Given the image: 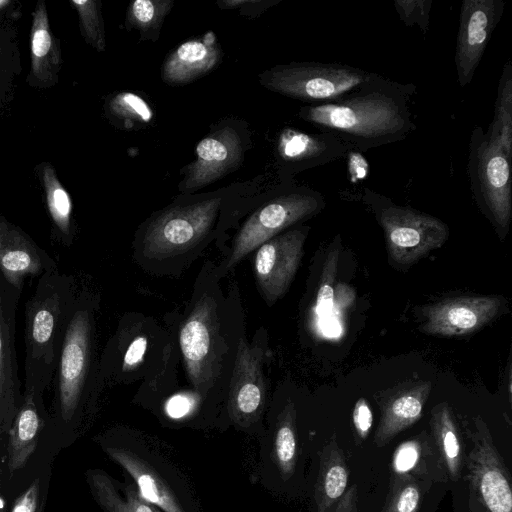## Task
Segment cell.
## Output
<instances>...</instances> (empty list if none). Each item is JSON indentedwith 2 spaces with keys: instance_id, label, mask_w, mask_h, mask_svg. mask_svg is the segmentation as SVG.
Returning <instances> with one entry per match:
<instances>
[{
  "instance_id": "cell-1",
  "label": "cell",
  "mask_w": 512,
  "mask_h": 512,
  "mask_svg": "<svg viewBox=\"0 0 512 512\" xmlns=\"http://www.w3.org/2000/svg\"><path fill=\"white\" fill-rule=\"evenodd\" d=\"M214 265L203 266L179 329L186 372L202 403L219 396L222 400L227 393L239 341L245 334L237 287L225 297Z\"/></svg>"
},
{
  "instance_id": "cell-2",
  "label": "cell",
  "mask_w": 512,
  "mask_h": 512,
  "mask_svg": "<svg viewBox=\"0 0 512 512\" xmlns=\"http://www.w3.org/2000/svg\"><path fill=\"white\" fill-rule=\"evenodd\" d=\"M415 92L412 84L374 73L369 81L338 100L303 106L299 117L365 153L401 141L416 130L409 107Z\"/></svg>"
},
{
  "instance_id": "cell-3",
  "label": "cell",
  "mask_w": 512,
  "mask_h": 512,
  "mask_svg": "<svg viewBox=\"0 0 512 512\" xmlns=\"http://www.w3.org/2000/svg\"><path fill=\"white\" fill-rule=\"evenodd\" d=\"M99 300L78 288L64 331L52 383L54 394L46 427L74 434L88 420L100 391L96 361V312Z\"/></svg>"
},
{
  "instance_id": "cell-4",
  "label": "cell",
  "mask_w": 512,
  "mask_h": 512,
  "mask_svg": "<svg viewBox=\"0 0 512 512\" xmlns=\"http://www.w3.org/2000/svg\"><path fill=\"white\" fill-rule=\"evenodd\" d=\"M222 202L213 197L159 212L137 235L134 259L152 274L182 272L215 236Z\"/></svg>"
},
{
  "instance_id": "cell-5",
  "label": "cell",
  "mask_w": 512,
  "mask_h": 512,
  "mask_svg": "<svg viewBox=\"0 0 512 512\" xmlns=\"http://www.w3.org/2000/svg\"><path fill=\"white\" fill-rule=\"evenodd\" d=\"M77 290L74 277L59 269L38 278L24 311L25 390L43 395L51 385Z\"/></svg>"
},
{
  "instance_id": "cell-6",
  "label": "cell",
  "mask_w": 512,
  "mask_h": 512,
  "mask_svg": "<svg viewBox=\"0 0 512 512\" xmlns=\"http://www.w3.org/2000/svg\"><path fill=\"white\" fill-rule=\"evenodd\" d=\"M102 450L131 477L139 494L163 512H199L188 479L163 449L131 431L97 437Z\"/></svg>"
},
{
  "instance_id": "cell-7",
  "label": "cell",
  "mask_w": 512,
  "mask_h": 512,
  "mask_svg": "<svg viewBox=\"0 0 512 512\" xmlns=\"http://www.w3.org/2000/svg\"><path fill=\"white\" fill-rule=\"evenodd\" d=\"M324 207L323 196L307 188L290 191L271 199L244 221L234 235L224 259L219 265H214V273L221 279L262 243L284 232L285 229L313 217Z\"/></svg>"
},
{
  "instance_id": "cell-8",
  "label": "cell",
  "mask_w": 512,
  "mask_h": 512,
  "mask_svg": "<svg viewBox=\"0 0 512 512\" xmlns=\"http://www.w3.org/2000/svg\"><path fill=\"white\" fill-rule=\"evenodd\" d=\"M511 159L481 126L471 132L467 173L475 201L493 224L508 230L512 214Z\"/></svg>"
},
{
  "instance_id": "cell-9",
  "label": "cell",
  "mask_w": 512,
  "mask_h": 512,
  "mask_svg": "<svg viewBox=\"0 0 512 512\" xmlns=\"http://www.w3.org/2000/svg\"><path fill=\"white\" fill-rule=\"evenodd\" d=\"M364 200L374 207L389 258L399 265L416 263L449 237V227L435 216L396 205L369 188L364 189Z\"/></svg>"
},
{
  "instance_id": "cell-10",
  "label": "cell",
  "mask_w": 512,
  "mask_h": 512,
  "mask_svg": "<svg viewBox=\"0 0 512 512\" xmlns=\"http://www.w3.org/2000/svg\"><path fill=\"white\" fill-rule=\"evenodd\" d=\"M373 75L340 63L293 62L272 67L260 80L269 90L318 105L340 99Z\"/></svg>"
},
{
  "instance_id": "cell-11",
  "label": "cell",
  "mask_w": 512,
  "mask_h": 512,
  "mask_svg": "<svg viewBox=\"0 0 512 512\" xmlns=\"http://www.w3.org/2000/svg\"><path fill=\"white\" fill-rule=\"evenodd\" d=\"M264 341L262 333L249 344L241 337L227 388L229 420L251 434L264 433L263 413L266 403L264 378Z\"/></svg>"
},
{
  "instance_id": "cell-12",
  "label": "cell",
  "mask_w": 512,
  "mask_h": 512,
  "mask_svg": "<svg viewBox=\"0 0 512 512\" xmlns=\"http://www.w3.org/2000/svg\"><path fill=\"white\" fill-rule=\"evenodd\" d=\"M465 459L470 491L485 512H512L510 475L485 423L477 418Z\"/></svg>"
},
{
  "instance_id": "cell-13",
  "label": "cell",
  "mask_w": 512,
  "mask_h": 512,
  "mask_svg": "<svg viewBox=\"0 0 512 512\" xmlns=\"http://www.w3.org/2000/svg\"><path fill=\"white\" fill-rule=\"evenodd\" d=\"M310 227L298 226L262 243L254 252V275L261 296L272 306L288 291L301 263Z\"/></svg>"
},
{
  "instance_id": "cell-14",
  "label": "cell",
  "mask_w": 512,
  "mask_h": 512,
  "mask_svg": "<svg viewBox=\"0 0 512 512\" xmlns=\"http://www.w3.org/2000/svg\"><path fill=\"white\" fill-rule=\"evenodd\" d=\"M505 9L503 0H463L454 62L461 88L473 79L493 30Z\"/></svg>"
},
{
  "instance_id": "cell-15",
  "label": "cell",
  "mask_w": 512,
  "mask_h": 512,
  "mask_svg": "<svg viewBox=\"0 0 512 512\" xmlns=\"http://www.w3.org/2000/svg\"><path fill=\"white\" fill-rule=\"evenodd\" d=\"M20 296L0 274V441L7 436L23 401L15 345Z\"/></svg>"
},
{
  "instance_id": "cell-16",
  "label": "cell",
  "mask_w": 512,
  "mask_h": 512,
  "mask_svg": "<svg viewBox=\"0 0 512 512\" xmlns=\"http://www.w3.org/2000/svg\"><path fill=\"white\" fill-rule=\"evenodd\" d=\"M503 304L499 296L448 298L423 308L420 330L445 337L473 334L495 319Z\"/></svg>"
},
{
  "instance_id": "cell-17",
  "label": "cell",
  "mask_w": 512,
  "mask_h": 512,
  "mask_svg": "<svg viewBox=\"0 0 512 512\" xmlns=\"http://www.w3.org/2000/svg\"><path fill=\"white\" fill-rule=\"evenodd\" d=\"M57 261L30 235L0 215V274L22 293L29 278L57 270Z\"/></svg>"
},
{
  "instance_id": "cell-18",
  "label": "cell",
  "mask_w": 512,
  "mask_h": 512,
  "mask_svg": "<svg viewBox=\"0 0 512 512\" xmlns=\"http://www.w3.org/2000/svg\"><path fill=\"white\" fill-rule=\"evenodd\" d=\"M196 159L187 167L182 182L185 191L197 190L215 182L241 162L240 137L230 127L203 138L195 149Z\"/></svg>"
},
{
  "instance_id": "cell-19",
  "label": "cell",
  "mask_w": 512,
  "mask_h": 512,
  "mask_svg": "<svg viewBox=\"0 0 512 512\" xmlns=\"http://www.w3.org/2000/svg\"><path fill=\"white\" fill-rule=\"evenodd\" d=\"M350 149L333 133H305L290 128L281 132L277 143L279 157L300 170L338 161Z\"/></svg>"
},
{
  "instance_id": "cell-20",
  "label": "cell",
  "mask_w": 512,
  "mask_h": 512,
  "mask_svg": "<svg viewBox=\"0 0 512 512\" xmlns=\"http://www.w3.org/2000/svg\"><path fill=\"white\" fill-rule=\"evenodd\" d=\"M48 411L43 395L25 390L23 401L7 433L8 467L10 472L22 469L36 449L39 437L47 426Z\"/></svg>"
},
{
  "instance_id": "cell-21",
  "label": "cell",
  "mask_w": 512,
  "mask_h": 512,
  "mask_svg": "<svg viewBox=\"0 0 512 512\" xmlns=\"http://www.w3.org/2000/svg\"><path fill=\"white\" fill-rule=\"evenodd\" d=\"M221 60V49L212 32L202 39L188 40L165 60L161 70L164 82L186 84L211 71Z\"/></svg>"
},
{
  "instance_id": "cell-22",
  "label": "cell",
  "mask_w": 512,
  "mask_h": 512,
  "mask_svg": "<svg viewBox=\"0 0 512 512\" xmlns=\"http://www.w3.org/2000/svg\"><path fill=\"white\" fill-rule=\"evenodd\" d=\"M432 389L430 381L421 382L391 397L382 408L375 444L382 447L397 434L413 425L422 415Z\"/></svg>"
},
{
  "instance_id": "cell-23",
  "label": "cell",
  "mask_w": 512,
  "mask_h": 512,
  "mask_svg": "<svg viewBox=\"0 0 512 512\" xmlns=\"http://www.w3.org/2000/svg\"><path fill=\"white\" fill-rule=\"evenodd\" d=\"M86 480L94 500L104 512H163L145 500L134 484L120 482L102 469L87 470Z\"/></svg>"
},
{
  "instance_id": "cell-24",
  "label": "cell",
  "mask_w": 512,
  "mask_h": 512,
  "mask_svg": "<svg viewBox=\"0 0 512 512\" xmlns=\"http://www.w3.org/2000/svg\"><path fill=\"white\" fill-rule=\"evenodd\" d=\"M268 466L272 465L282 481H288L295 473L298 462V437L296 410L293 403H287L277 417L267 444Z\"/></svg>"
},
{
  "instance_id": "cell-25",
  "label": "cell",
  "mask_w": 512,
  "mask_h": 512,
  "mask_svg": "<svg viewBox=\"0 0 512 512\" xmlns=\"http://www.w3.org/2000/svg\"><path fill=\"white\" fill-rule=\"evenodd\" d=\"M348 482V469L342 450L335 440L327 444L320 457L315 484V501L319 512L329 511L344 494Z\"/></svg>"
},
{
  "instance_id": "cell-26",
  "label": "cell",
  "mask_w": 512,
  "mask_h": 512,
  "mask_svg": "<svg viewBox=\"0 0 512 512\" xmlns=\"http://www.w3.org/2000/svg\"><path fill=\"white\" fill-rule=\"evenodd\" d=\"M42 179L52 221V239L61 246L70 247L75 238L71 198L50 165L43 168Z\"/></svg>"
},
{
  "instance_id": "cell-27",
  "label": "cell",
  "mask_w": 512,
  "mask_h": 512,
  "mask_svg": "<svg viewBox=\"0 0 512 512\" xmlns=\"http://www.w3.org/2000/svg\"><path fill=\"white\" fill-rule=\"evenodd\" d=\"M59 50L51 35L48 14L43 1L33 13L31 28V68L33 75L42 82L53 79L59 66Z\"/></svg>"
},
{
  "instance_id": "cell-28",
  "label": "cell",
  "mask_w": 512,
  "mask_h": 512,
  "mask_svg": "<svg viewBox=\"0 0 512 512\" xmlns=\"http://www.w3.org/2000/svg\"><path fill=\"white\" fill-rule=\"evenodd\" d=\"M431 428L435 444L445 468L454 481L458 480L464 461V449L450 408L445 405L435 407Z\"/></svg>"
},
{
  "instance_id": "cell-29",
  "label": "cell",
  "mask_w": 512,
  "mask_h": 512,
  "mask_svg": "<svg viewBox=\"0 0 512 512\" xmlns=\"http://www.w3.org/2000/svg\"><path fill=\"white\" fill-rule=\"evenodd\" d=\"M496 138L506 154L512 158V64L508 60L498 83L494 116L486 130Z\"/></svg>"
},
{
  "instance_id": "cell-30",
  "label": "cell",
  "mask_w": 512,
  "mask_h": 512,
  "mask_svg": "<svg viewBox=\"0 0 512 512\" xmlns=\"http://www.w3.org/2000/svg\"><path fill=\"white\" fill-rule=\"evenodd\" d=\"M172 6L171 0H136L129 6L126 23L143 34H155Z\"/></svg>"
},
{
  "instance_id": "cell-31",
  "label": "cell",
  "mask_w": 512,
  "mask_h": 512,
  "mask_svg": "<svg viewBox=\"0 0 512 512\" xmlns=\"http://www.w3.org/2000/svg\"><path fill=\"white\" fill-rule=\"evenodd\" d=\"M77 10L82 33L88 43L96 50L105 49V34L99 3L91 0H72Z\"/></svg>"
},
{
  "instance_id": "cell-32",
  "label": "cell",
  "mask_w": 512,
  "mask_h": 512,
  "mask_svg": "<svg viewBox=\"0 0 512 512\" xmlns=\"http://www.w3.org/2000/svg\"><path fill=\"white\" fill-rule=\"evenodd\" d=\"M110 109L121 118L144 123L149 122L153 115L150 106L143 98L129 92L116 95L110 103Z\"/></svg>"
},
{
  "instance_id": "cell-33",
  "label": "cell",
  "mask_w": 512,
  "mask_h": 512,
  "mask_svg": "<svg viewBox=\"0 0 512 512\" xmlns=\"http://www.w3.org/2000/svg\"><path fill=\"white\" fill-rule=\"evenodd\" d=\"M340 244H334L323 265L319 289L317 292V308L326 312L331 308L334 298V283L339 259Z\"/></svg>"
},
{
  "instance_id": "cell-34",
  "label": "cell",
  "mask_w": 512,
  "mask_h": 512,
  "mask_svg": "<svg viewBox=\"0 0 512 512\" xmlns=\"http://www.w3.org/2000/svg\"><path fill=\"white\" fill-rule=\"evenodd\" d=\"M430 0H397L394 2L399 17L407 26L418 25L423 33L427 31Z\"/></svg>"
},
{
  "instance_id": "cell-35",
  "label": "cell",
  "mask_w": 512,
  "mask_h": 512,
  "mask_svg": "<svg viewBox=\"0 0 512 512\" xmlns=\"http://www.w3.org/2000/svg\"><path fill=\"white\" fill-rule=\"evenodd\" d=\"M420 502V490L413 480H404L395 489L383 512H417Z\"/></svg>"
},
{
  "instance_id": "cell-36",
  "label": "cell",
  "mask_w": 512,
  "mask_h": 512,
  "mask_svg": "<svg viewBox=\"0 0 512 512\" xmlns=\"http://www.w3.org/2000/svg\"><path fill=\"white\" fill-rule=\"evenodd\" d=\"M42 481L36 478L14 502L11 512H41Z\"/></svg>"
},
{
  "instance_id": "cell-37",
  "label": "cell",
  "mask_w": 512,
  "mask_h": 512,
  "mask_svg": "<svg viewBox=\"0 0 512 512\" xmlns=\"http://www.w3.org/2000/svg\"><path fill=\"white\" fill-rule=\"evenodd\" d=\"M197 397L186 394L172 396L165 404L166 415L173 420L186 418L197 407Z\"/></svg>"
},
{
  "instance_id": "cell-38",
  "label": "cell",
  "mask_w": 512,
  "mask_h": 512,
  "mask_svg": "<svg viewBox=\"0 0 512 512\" xmlns=\"http://www.w3.org/2000/svg\"><path fill=\"white\" fill-rule=\"evenodd\" d=\"M418 446L414 441L402 444L396 451L393 467L396 472H406L413 468L418 460Z\"/></svg>"
},
{
  "instance_id": "cell-39",
  "label": "cell",
  "mask_w": 512,
  "mask_h": 512,
  "mask_svg": "<svg viewBox=\"0 0 512 512\" xmlns=\"http://www.w3.org/2000/svg\"><path fill=\"white\" fill-rule=\"evenodd\" d=\"M373 423V415L369 404L364 398H360L353 409V424L358 436L364 439L369 433Z\"/></svg>"
},
{
  "instance_id": "cell-40",
  "label": "cell",
  "mask_w": 512,
  "mask_h": 512,
  "mask_svg": "<svg viewBox=\"0 0 512 512\" xmlns=\"http://www.w3.org/2000/svg\"><path fill=\"white\" fill-rule=\"evenodd\" d=\"M147 349V338L144 336L136 337L127 347L123 357V368L128 369L139 364Z\"/></svg>"
},
{
  "instance_id": "cell-41",
  "label": "cell",
  "mask_w": 512,
  "mask_h": 512,
  "mask_svg": "<svg viewBox=\"0 0 512 512\" xmlns=\"http://www.w3.org/2000/svg\"><path fill=\"white\" fill-rule=\"evenodd\" d=\"M356 500L357 493L356 486L354 485L335 503L336 506L332 512H357Z\"/></svg>"
},
{
  "instance_id": "cell-42",
  "label": "cell",
  "mask_w": 512,
  "mask_h": 512,
  "mask_svg": "<svg viewBox=\"0 0 512 512\" xmlns=\"http://www.w3.org/2000/svg\"><path fill=\"white\" fill-rule=\"evenodd\" d=\"M469 511L470 512H481V507L475 498L474 494L470 491L469 496Z\"/></svg>"
},
{
  "instance_id": "cell-43",
  "label": "cell",
  "mask_w": 512,
  "mask_h": 512,
  "mask_svg": "<svg viewBox=\"0 0 512 512\" xmlns=\"http://www.w3.org/2000/svg\"><path fill=\"white\" fill-rule=\"evenodd\" d=\"M7 4H8V2H7V1H5V0H0V8H1V7H3V6H5V5H7Z\"/></svg>"
}]
</instances>
